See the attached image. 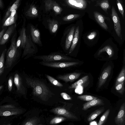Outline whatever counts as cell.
Segmentation results:
<instances>
[{
	"instance_id": "obj_1",
	"label": "cell",
	"mask_w": 125,
	"mask_h": 125,
	"mask_svg": "<svg viewBox=\"0 0 125 125\" xmlns=\"http://www.w3.org/2000/svg\"><path fill=\"white\" fill-rule=\"evenodd\" d=\"M26 83L32 88V94L44 101H47L53 94L49 88L43 82L37 79L26 77Z\"/></svg>"
},
{
	"instance_id": "obj_2",
	"label": "cell",
	"mask_w": 125,
	"mask_h": 125,
	"mask_svg": "<svg viewBox=\"0 0 125 125\" xmlns=\"http://www.w3.org/2000/svg\"><path fill=\"white\" fill-rule=\"evenodd\" d=\"M17 34L15 33L11 39V44L7 52L6 67H10L15 62L17 55L18 48L16 46Z\"/></svg>"
},
{
	"instance_id": "obj_3",
	"label": "cell",
	"mask_w": 125,
	"mask_h": 125,
	"mask_svg": "<svg viewBox=\"0 0 125 125\" xmlns=\"http://www.w3.org/2000/svg\"><path fill=\"white\" fill-rule=\"evenodd\" d=\"M35 59L42 60L43 62H52L59 61H67L72 60L70 57L60 53H53L48 55H43L35 56Z\"/></svg>"
},
{
	"instance_id": "obj_4",
	"label": "cell",
	"mask_w": 125,
	"mask_h": 125,
	"mask_svg": "<svg viewBox=\"0 0 125 125\" xmlns=\"http://www.w3.org/2000/svg\"><path fill=\"white\" fill-rule=\"evenodd\" d=\"M44 66L52 67L64 68L74 65L78 64L77 62H46L42 61L39 62Z\"/></svg>"
},
{
	"instance_id": "obj_5",
	"label": "cell",
	"mask_w": 125,
	"mask_h": 125,
	"mask_svg": "<svg viewBox=\"0 0 125 125\" xmlns=\"http://www.w3.org/2000/svg\"><path fill=\"white\" fill-rule=\"evenodd\" d=\"M44 7L46 12L52 10L57 15L61 13L62 10L56 2L53 0H44Z\"/></svg>"
},
{
	"instance_id": "obj_6",
	"label": "cell",
	"mask_w": 125,
	"mask_h": 125,
	"mask_svg": "<svg viewBox=\"0 0 125 125\" xmlns=\"http://www.w3.org/2000/svg\"><path fill=\"white\" fill-rule=\"evenodd\" d=\"M111 11V16L114 24L115 31L118 36L122 40V30L120 19L113 6L112 7Z\"/></svg>"
},
{
	"instance_id": "obj_7",
	"label": "cell",
	"mask_w": 125,
	"mask_h": 125,
	"mask_svg": "<svg viewBox=\"0 0 125 125\" xmlns=\"http://www.w3.org/2000/svg\"><path fill=\"white\" fill-rule=\"evenodd\" d=\"M50 111L56 115H63L69 119L75 120L78 119L77 116L64 107H58L52 109Z\"/></svg>"
},
{
	"instance_id": "obj_8",
	"label": "cell",
	"mask_w": 125,
	"mask_h": 125,
	"mask_svg": "<svg viewBox=\"0 0 125 125\" xmlns=\"http://www.w3.org/2000/svg\"><path fill=\"white\" fill-rule=\"evenodd\" d=\"M115 122L117 125H125V103L121 105L118 113L115 118Z\"/></svg>"
},
{
	"instance_id": "obj_9",
	"label": "cell",
	"mask_w": 125,
	"mask_h": 125,
	"mask_svg": "<svg viewBox=\"0 0 125 125\" xmlns=\"http://www.w3.org/2000/svg\"><path fill=\"white\" fill-rule=\"evenodd\" d=\"M22 110L16 107L7 108L0 107V116H8L16 115L21 114Z\"/></svg>"
},
{
	"instance_id": "obj_10",
	"label": "cell",
	"mask_w": 125,
	"mask_h": 125,
	"mask_svg": "<svg viewBox=\"0 0 125 125\" xmlns=\"http://www.w3.org/2000/svg\"><path fill=\"white\" fill-rule=\"evenodd\" d=\"M14 81L17 88V92L22 95L25 94L26 89L23 84L22 79L18 74L16 73L15 74Z\"/></svg>"
},
{
	"instance_id": "obj_11",
	"label": "cell",
	"mask_w": 125,
	"mask_h": 125,
	"mask_svg": "<svg viewBox=\"0 0 125 125\" xmlns=\"http://www.w3.org/2000/svg\"><path fill=\"white\" fill-rule=\"evenodd\" d=\"M111 69V66L109 65L104 69L99 78L98 83L99 88L102 87L105 83L110 74Z\"/></svg>"
},
{
	"instance_id": "obj_12",
	"label": "cell",
	"mask_w": 125,
	"mask_h": 125,
	"mask_svg": "<svg viewBox=\"0 0 125 125\" xmlns=\"http://www.w3.org/2000/svg\"><path fill=\"white\" fill-rule=\"evenodd\" d=\"M81 74L80 73H73L63 75H59L57 76V78L66 83L72 82L77 79Z\"/></svg>"
},
{
	"instance_id": "obj_13",
	"label": "cell",
	"mask_w": 125,
	"mask_h": 125,
	"mask_svg": "<svg viewBox=\"0 0 125 125\" xmlns=\"http://www.w3.org/2000/svg\"><path fill=\"white\" fill-rule=\"evenodd\" d=\"M16 27L15 24L9 26L4 32L0 41V45L5 44L8 41L12 34L13 32Z\"/></svg>"
},
{
	"instance_id": "obj_14",
	"label": "cell",
	"mask_w": 125,
	"mask_h": 125,
	"mask_svg": "<svg viewBox=\"0 0 125 125\" xmlns=\"http://www.w3.org/2000/svg\"><path fill=\"white\" fill-rule=\"evenodd\" d=\"M68 3L72 7L81 10L85 9L87 5L85 0H68Z\"/></svg>"
},
{
	"instance_id": "obj_15",
	"label": "cell",
	"mask_w": 125,
	"mask_h": 125,
	"mask_svg": "<svg viewBox=\"0 0 125 125\" xmlns=\"http://www.w3.org/2000/svg\"><path fill=\"white\" fill-rule=\"evenodd\" d=\"M31 33L32 40L34 43L41 45V42L40 40V33L38 29L32 25L30 27Z\"/></svg>"
},
{
	"instance_id": "obj_16",
	"label": "cell",
	"mask_w": 125,
	"mask_h": 125,
	"mask_svg": "<svg viewBox=\"0 0 125 125\" xmlns=\"http://www.w3.org/2000/svg\"><path fill=\"white\" fill-rule=\"evenodd\" d=\"M104 104V103L102 99L97 98L88 101L84 103L83 105L82 109L83 110H86L92 107Z\"/></svg>"
},
{
	"instance_id": "obj_17",
	"label": "cell",
	"mask_w": 125,
	"mask_h": 125,
	"mask_svg": "<svg viewBox=\"0 0 125 125\" xmlns=\"http://www.w3.org/2000/svg\"><path fill=\"white\" fill-rule=\"evenodd\" d=\"M33 44L30 36H27L26 41L22 55L23 56L28 53H31L32 52V51L31 50L32 49V47L34 46Z\"/></svg>"
},
{
	"instance_id": "obj_18",
	"label": "cell",
	"mask_w": 125,
	"mask_h": 125,
	"mask_svg": "<svg viewBox=\"0 0 125 125\" xmlns=\"http://www.w3.org/2000/svg\"><path fill=\"white\" fill-rule=\"evenodd\" d=\"M75 29L74 26L72 27L67 36L65 43V48L66 50H68L70 47L74 37Z\"/></svg>"
},
{
	"instance_id": "obj_19",
	"label": "cell",
	"mask_w": 125,
	"mask_h": 125,
	"mask_svg": "<svg viewBox=\"0 0 125 125\" xmlns=\"http://www.w3.org/2000/svg\"><path fill=\"white\" fill-rule=\"evenodd\" d=\"M94 14L95 18L99 24L104 29L107 30L108 27L102 15L97 11L94 12Z\"/></svg>"
},
{
	"instance_id": "obj_20",
	"label": "cell",
	"mask_w": 125,
	"mask_h": 125,
	"mask_svg": "<svg viewBox=\"0 0 125 125\" xmlns=\"http://www.w3.org/2000/svg\"><path fill=\"white\" fill-rule=\"evenodd\" d=\"M89 79V77L88 75L84 76L71 85L69 88V89H74L78 86H83L88 82Z\"/></svg>"
},
{
	"instance_id": "obj_21",
	"label": "cell",
	"mask_w": 125,
	"mask_h": 125,
	"mask_svg": "<svg viewBox=\"0 0 125 125\" xmlns=\"http://www.w3.org/2000/svg\"><path fill=\"white\" fill-rule=\"evenodd\" d=\"M79 26H78L75 30L72 42V44L69 51V53H71L73 51L78 42L79 36Z\"/></svg>"
},
{
	"instance_id": "obj_22",
	"label": "cell",
	"mask_w": 125,
	"mask_h": 125,
	"mask_svg": "<svg viewBox=\"0 0 125 125\" xmlns=\"http://www.w3.org/2000/svg\"><path fill=\"white\" fill-rule=\"evenodd\" d=\"M48 26L49 29L52 33L56 32L57 31L59 26L58 21L55 19L47 20Z\"/></svg>"
},
{
	"instance_id": "obj_23",
	"label": "cell",
	"mask_w": 125,
	"mask_h": 125,
	"mask_svg": "<svg viewBox=\"0 0 125 125\" xmlns=\"http://www.w3.org/2000/svg\"><path fill=\"white\" fill-rule=\"evenodd\" d=\"M25 15L31 17H35L38 15V12L36 7L34 5H31L26 12Z\"/></svg>"
},
{
	"instance_id": "obj_24",
	"label": "cell",
	"mask_w": 125,
	"mask_h": 125,
	"mask_svg": "<svg viewBox=\"0 0 125 125\" xmlns=\"http://www.w3.org/2000/svg\"><path fill=\"white\" fill-rule=\"evenodd\" d=\"M104 110V107H102L95 110L91 113L88 117V122H91L101 114Z\"/></svg>"
},
{
	"instance_id": "obj_25",
	"label": "cell",
	"mask_w": 125,
	"mask_h": 125,
	"mask_svg": "<svg viewBox=\"0 0 125 125\" xmlns=\"http://www.w3.org/2000/svg\"><path fill=\"white\" fill-rule=\"evenodd\" d=\"M21 0H16L13 4L11 6L9 7L4 17L3 21V22L10 15L12 11L18 8Z\"/></svg>"
},
{
	"instance_id": "obj_26",
	"label": "cell",
	"mask_w": 125,
	"mask_h": 125,
	"mask_svg": "<svg viewBox=\"0 0 125 125\" xmlns=\"http://www.w3.org/2000/svg\"><path fill=\"white\" fill-rule=\"evenodd\" d=\"M106 52L109 55V58H111L114 54V51L112 47L110 45H107L100 50L98 53L99 55L103 52Z\"/></svg>"
},
{
	"instance_id": "obj_27",
	"label": "cell",
	"mask_w": 125,
	"mask_h": 125,
	"mask_svg": "<svg viewBox=\"0 0 125 125\" xmlns=\"http://www.w3.org/2000/svg\"><path fill=\"white\" fill-rule=\"evenodd\" d=\"M17 17V13L13 17L10 15L3 22V26L4 27L8 26L15 24Z\"/></svg>"
},
{
	"instance_id": "obj_28",
	"label": "cell",
	"mask_w": 125,
	"mask_h": 125,
	"mask_svg": "<svg viewBox=\"0 0 125 125\" xmlns=\"http://www.w3.org/2000/svg\"><path fill=\"white\" fill-rule=\"evenodd\" d=\"M25 29L23 27L21 31L20 35L21 37V48L24 49L27 40V36L25 32Z\"/></svg>"
},
{
	"instance_id": "obj_29",
	"label": "cell",
	"mask_w": 125,
	"mask_h": 125,
	"mask_svg": "<svg viewBox=\"0 0 125 125\" xmlns=\"http://www.w3.org/2000/svg\"><path fill=\"white\" fill-rule=\"evenodd\" d=\"M125 77V68L124 66L122 68L117 77L115 84L124 82Z\"/></svg>"
},
{
	"instance_id": "obj_30",
	"label": "cell",
	"mask_w": 125,
	"mask_h": 125,
	"mask_svg": "<svg viewBox=\"0 0 125 125\" xmlns=\"http://www.w3.org/2000/svg\"><path fill=\"white\" fill-rule=\"evenodd\" d=\"M6 50L5 49L3 51L0 57V76L4 71L5 55Z\"/></svg>"
},
{
	"instance_id": "obj_31",
	"label": "cell",
	"mask_w": 125,
	"mask_h": 125,
	"mask_svg": "<svg viewBox=\"0 0 125 125\" xmlns=\"http://www.w3.org/2000/svg\"><path fill=\"white\" fill-rule=\"evenodd\" d=\"M40 122L39 119L37 118L33 117L29 118L24 122L22 124L23 125H36Z\"/></svg>"
},
{
	"instance_id": "obj_32",
	"label": "cell",
	"mask_w": 125,
	"mask_h": 125,
	"mask_svg": "<svg viewBox=\"0 0 125 125\" xmlns=\"http://www.w3.org/2000/svg\"><path fill=\"white\" fill-rule=\"evenodd\" d=\"M110 112V110L109 109L105 111L101 117L98 123V125H102L104 123L109 114Z\"/></svg>"
},
{
	"instance_id": "obj_33",
	"label": "cell",
	"mask_w": 125,
	"mask_h": 125,
	"mask_svg": "<svg viewBox=\"0 0 125 125\" xmlns=\"http://www.w3.org/2000/svg\"><path fill=\"white\" fill-rule=\"evenodd\" d=\"M115 88L118 93L121 94H123L125 91L124 82L115 84Z\"/></svg>"
},
{
	"instance_id": "obj_34",
	"label": "cell",
	"mask_w": 125,
	"mask_h": 125,
	"mask_svg": "<svg viewBox=\"0 0 125 125\" xmlns=\"http://www.w3.org/2000/svg\"><path fill=\"white\" fill-rule=\"evenodd\" d=\"M46 76L49 81L53 84L59 87L63 86L62 84L51 76L48 75Z\"/></svg>"
},
{
	"instance_id": "obj_35",
	"label": "cell",
	"mask_w": 125,
	"mask_h": 125,
	"mask_svg": "<svg viewBox=\"0 0 125 125\" xmlns=\"http://www.w3.org/2000/svg\"><path fill=\"white\" fill-rule=\"evenodd\" d=\"M77 98L81 100L87 101L97 98L96 97L88 95H80L78 96Z\"/></svg>"
},
{
	"instance_id": "obj_36",
	"label": "cell",
	"mask_w": 125,
	"mask_h": 125,
	"mask_svg": "<svg viewBox=\"0 0 125 125\" xmlns=\"http://www.w3.org/2000/svg\"><path fill=\"white\" fill-rule=\"evenodd\" d=\"M66 118L62 117H56L52 119L50 121V124L53 125L60 123L65 121Z\"/></svg>"
},
{
	"instance_id": "obj_37",
	"label": "cell",
	"mask_w": 125,
	"mask_h": 125,
	"mask_svg": "<svg viewBox=\"0 0 125 125\" xmlns=\"http://www.w3.org/2000/svg\"><path fill=\"white\" fill-rule=\"evenodd\" d=\"M80 16V15L79 14H70L63 17L62 20L65 21H70L77 19Z\"/></svg>"
},
{
	"instance_id": "obj_38",
	"label": "cell",
	"mask_w": 125,
	"mask_h": 125,
	"mask_svg": "<svg viewBox=\"0 0 125 125\" xmlns=\"http://www.w3.org/2000/svg\"><path fill=\"white\" fill-rule=\"evenodd\" d=\"M116 3L118 10L123 18L124 17V10L121 0H116Z\"/></svg>"
},
{
	"instance_id": "obj_39",
	"label": "cell",
	"mask_w": 125,
	"mask_h": 125,
	"mask_svg": "<svg viewBox=\"0 0 125 125\" xmlns=\"http://www.w3.org/2000/svg\"><path fill=\"white\" fill-rule=\"evenodd\" d=\"M101 8L104 11L107 10L109 7V4L107 0L102 2L100 4Z\"/></svg>"
},
{
	"instance_id": "obj_40",
	"label": "cell",
	"mask_w": 125,
	"mask_h": 125,
	"mask_svg": "<svg viewBox=\"0 0 125 125\" xmlns=\"http://www.w3.org/2000/svg\"><path fill=\"white\" fill-rule=\"evenodd\" d=\"M13 78L12 77H10L8 82V88L9 91H11L13 85Z\"/></svg>"
},
{
	"instance_id": "obj_41",
	"label": "cell",
	"mask_w": 125,
	"mask_h": 125,
	"mask_svg": "<svg viewBox=\"0 0 125 125\" xmlns=\"http://www.w3.org/2000/svg\"><path fill=\"white\" fill-rule=\"evenodd\" d=\"M97 34L95 31H93L89 33L87 36V38L89 40L93 39L96 37Z\"/></svg>"
},
{
	"instance_id": "obj_42",
	"label": "cell",
	"mask_w": 125,
	"mask_h": 125,
	"mask_svg": "<svg viewBox=\"0 0 125 125\" xmlns=\"http://www.w3.org/2000/svg\"><path fill=\"white\" fill-rule=\"evenodd\" d=\"M61 95L64 99L66 100H70L72 99V98L67 93L62 92L61 94Z\"/></svg>"
},
{
	"instance_id": "obj_43",
	"label": "cell",
	"mask_w": 125,
	"mask_h": 125,
	"mask_svg": "<svg viewBox=\"0 0 125 125\" xmlns=\"http://www.w3.org/2000/svg\"><path fill=\"white\" fill-rule=\"evenodd\" d=\"M16 107L14 105L11 104H8L0 106V107L4 108H13Z\"/></svg>"
},
{
	"instance_id": "obj_44",
	"label": "cell",
	"mask_w": 125,
	"mask_h": 125,
	"mask_svg": "<svg viewBox=\"0 0 125 125\" xmlns=\"http://www.w3.org/2000/svg\"><path fill=\"white\" fill-rule=\"evenodd\" d=\"M21 37L20 35L18 38L16 42V46L18 48L21 46Z\"/></svg>"
},
{
	"instance_id": "obj_45",
	"label": "cell",
	"mask_w": 125,
	"mask_h": 125,
	"mask_svg": "<svg viewBox=\"0 0 125 125\" xmlns=\"http://www.w3.org/2000/svg\"><path fill=\"white\" fill-rule=\"evenodd\" d=\"M5 31V30L3 29L0 32V41Z\"/></svg>"
},
{
	"instance_id": "obj_46",
	"label": "cell",
	"mask_w": 125,
	"mask_h": 125,
	"mask_svg": "<svg viewBox=\"0 0 125 125\" xmlns=\"http://www.w3.org/2000/svg\"><path fill=\"white\" fill-rule=\"evenodd\" d=\"M3 6V4L1 0H0V8H2Z\"/></svg>"
},
{
	"instance_id": "obj_47",
	"label": "cell",
	"mask_w": 125,
	"mask_h": 125,
	"mask_svg": "<svg viewBox=\"0 0 125 125\" xmlns=\"http://www.w3.org/2000/svg\"><path fill=\"white\" fill-rule=\"evenodd\" d=\"M3 87V86L2 85H0V91L2 88Z\"/></svg>"
}]
</instances>
